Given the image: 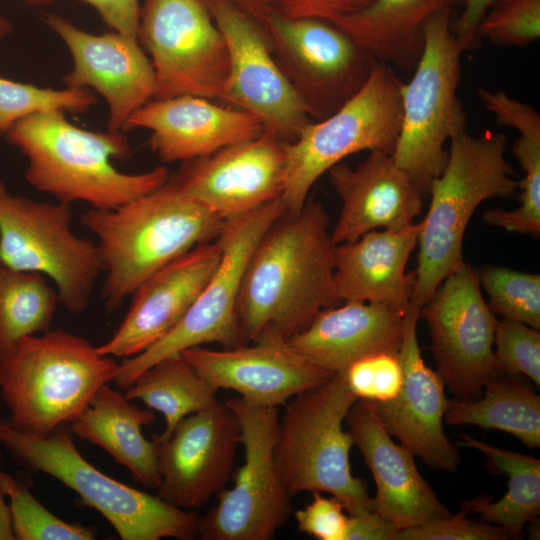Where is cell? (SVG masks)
Masks as SVG:
<instances>
[{
  "instance_id": "cell-37",
  "label": "cell",
  "mask_w": 540,
  "mask_h": 540,
  "mask_svg": "<svg viewBox=\"0 0 540 540\" xmlns=\"http://www.w3.org/2000/svg\"><path fill=\"white\" fill-rule=\"evenodd\" d=\"M479 41L526 47L540 38V0H494L477 27Z\"/></svg>"
},
{
  "instance_id": "cell-19",
  "label": "cell",
  "mask_w": 540,
  "mask_h": 540,
  "mask_svg": "<svg viewBox=\"0 0 540 540\" xmlns=\"http://www.w3.org/2000/svg\"><path fill=\"white\" fill-rule=\"evenodd\" d=\"M42 20L72 56L63 83L98 92L109 108L108 129L124 132L129 117L154 96L153 67L138 39L115 31L89 33L55 13H43Z\"/></svg>"
},
{
  "instance_id": "cell-5",
  "label": "cell",
  "mask_w": 540,
  "mask_h": 540,
  "mask_svg": "<svg viewBox=\"0 0 540 540\" xmlns=\"http://www.w3.org/2000/svg\"><path fill=\"white\" fill-rule=\"evenodd\" d=\"M119 363L64 329L21 340L0 359V392L17 429L45 437L72 422Z\"/></svg>"
},
{
  "instance_id": "cell-41",
  "label": "cell",
  "mask_w": 540,
  "mask_h": 540,
  "mask_svg": "<svg viewBox=\"0 0 540 540\" xmlns=\"http://www.w3.org/2000/svg\"><path fill=\"white\" fill-rule=\"evenodd\" d=\"M313 496L304 509L295 513L298 528L319 540H345L348 514L341 500L324 497L320 492H313Z\"/></svg>"
},
{
  "instance_id": "cell-3",
  "label": "cell",
  "mask_w": 540,
  "mask_h": 540,
  "mask_svg": "<svg viewBox=\"0 0 540 540\" xmlns=\"http://www.w3.org/2000/svg\"><path fill=\"white\" fill-rule=\"evenodd\" d=\"M81 224L97 238L108 313L155 272L217 238L226 221L186 194L172 178L114 209L90 208Z\"/></svg>"
},
{
  "instance_id": "cell-26",
  "label": "cell",
  "mask_w": 540,
  "mask_h": 540,
  "mask_svg": "<svg viewBox=\"0 0 540 540\" xmlns=\"http://www.w3.org/2000/svg\"><path fill=\"white\" fill-rule=\"evenodd\" d=\"M420 222L396 230H373L334 246V282L343 301L383 304L405 315L413 291L408 259L418 241Z\"/></svg>"
},
{
  "instance_id": "cell-17",
  "label": "cell",
  "mask_w": 540,
  "mask_h": 540,
  "mask_svg": "<svg viewBox=\"0 0 540 540\" xmlns=\"http://www.w3.org/2000/svg\"><path fill=\"white\" fill-rule=\"evenodd\" d=\"M161 481L158 496L183 509L204 506L232 475L241 427L225 402L184 417L165 439L152 435Z\"/></svg>"
},
{
  "instance_id": "cell-9",
  "label": "cell",
  "mask_w": 540,
  "mask_h": 540,
  "mask_svg": "<svg viewBox=\"0 0 540 540\" xmlns=\"http://www.w3.org/2000/svg\"><path fill=\"white\" fill-rule=\"evenodd\" d=\"M403 82L393 68L378 63L364 87L332 115L311 121L285 143L286 170L281 200L297 214L315 182L346 157L380 150L392 155L400 132Z\"/></svg>"
},
{
  "instance_id": "cell-34",
  "label": "cell",
  "mask_w": 540,
  "mask_h": 540,
  "mask_svg": "<svg viewBox=\"0 0 540 540\" xmlns=\"http://www.w3.org/2000/svg\"><path fill=\"white\" fill-rule=\"evenodd\" d=\"M0 492L9 499L14 539L17 540H92L93 529L68 523L41 504L30 490L0 469Z\"/></svg>"
},
{
  "instance_id": "cell-11",
  "label": "cell",
  "mask_w": 540,
  "mask_h": 540,
  "mask_svg": "<svg viewBox=\"0 0 540 540\" xmlns=\"http://www.w3.org/2000/svg\"><path fill=\"white\" fill-rule=\"evenodd\" d=\"M278 198L252 212L225 222L217 237L220 261L200 294L178 324L140 354L119 363L113 379L120 389L155 363L204 344L224 348L244 344L237 319V301L244 270L258 241L282 214Z\"/></svg>"
},
{
  "instance_id": "cell-40",
  "label": "cell",
  "mask_w": 540,
  "mask_h": 540,
  "mask_svg": "<svg viewBox=\"0 0 540 540\" xmlns=\"http://www.w3.org/2000/svg\"><path fill=\"white\" fill-rule=\"evenodd\" d=\"M456 515L398 530L395 540H506L510 534L500 526L473 521L461 505Z\"/></svg>"
},
{
  "instance_id": "cell-48",
  "label": "cell",
  "mask_w": 540,
  "mask_h": 540,
  "mask_svg": "<svg viewBox=\"0 0 540 540\" xmlns=\"http://www.w3.org/2000/svg\"><path fill=\"white\" fill-rule=\"evenodd\" d=\"M12 30V25L6 19L0 17V38L8 35Z\"/></svg>"
},
{
  "instance_id": "cell-45",
  "label": "cell",
  "mask_w": 540,
  "mask_h": 540,
  "mask_svg": "<svg viewBox=\"0 0 540 540\" xmlns=\"http://www.w3.org/2000/svg\"><path fill=\"white\" fill-rule=\"evenodd\" d=\"M494 0H465L460 15L451 22V29L464 52L475 49L480 41L477 27Z\"/></svg>"
},
{
  "instance_id": "cell-15",
  "label": "cell",
  "mask_w": 540,
  "mask_h": 540,
  "mask_svg": "<svg viewBox=\"0 0 540 540\" xmlns=\"http://www.w3.org/2000/svg\"><path fill=\"white\" fill-rule=\"evenodd\" d=\"M437 371L459 400H475L504 372L492 349L497 320L484 300L477 270L462 262L420 310Z\"/></svg>"
},
{
  "instance_id": "cell-28",
  "label": "cell",
  "mask_w": 540,
  "mask_h": 540,
  "mask_svg": "<svg viewBox=\"0 0 540 540\" xmlns=\"http://www.w3.org/2000/svg\"><path fill=\"white\" fill-rule=\"evenodd\" d=\"M154 421L153 410L132 404L124 394L104 384L69 428L79 439L109 453L136 482L158 488L161 477L155 444L142 433V428Z\"/></svg>"
},
{
  "instance_id": "cell-1",
  "label": "cell",
  "mask_w": 540,
  "mask_h": 540,
  "mask_svg": "<svg viewBox=\"0 0 540 540\" xmlns=\"http://www.w3.org/2000/svg\"><path fill=\"white\" fill-rule=\"evenodd\" d=\"M330 218L308 198L297 214H282L262 235L243 273L237 319L243 342L270 330L287 341L319 312L337 306Z\"/></svg>"
},
{
  "instance_id": "cell-23",
  "label": "cell",
  "mask_w": 540,
  "mask_h": 540,
  "mask_svg": "<svg viewBox=\"0 0 540 540\" xmlns=\"http://www.w3.org/2000/svg\"><path fill=\"white\" fill-rule=\"evenodd\" d=\"M136 128L150 132L148 145L165 163L203 158L264 131L254 115L194 95L150 100L129 117L123 131Z\"/></svg>"
},
{
  "instance_id": "cell-32",
  "label": "cell",
  "mask_w": 540,
  "mask_h": 540,
  "mask_svg": "<svg viewBox=\"0 0 540 540\" xmlns=\"http://www.w3.org/2000/svg\"><path fill=\"white\" fill-rule=\"evenodd\" d=\"M217 393L218 389L179 354L144 370L124 395L129 400L142 401L147 408L164 416L165 429L156 435L165 439L184 417L218 402Z\"/></svg>"
},
{
  "instance_id": "cell-39",
  "label": "cell",
  "mask_w": 540,
  "mask_h": 540,
  "mask_svg": "<svg viewBox=\"0 0 540 540\" xmlns=\"http://www.w3.org/2000/svg\"><path fill=\"white\" fill-rule=\"evenodd\" d=\"M349 388L359 400L386 402L401 387L402 368L398 353L380 352L364 357L345 370Z\"/></svg>"
},
{
  "instance_id": "cell-4",
  "label": "cell",
  "mask_w": 540,
  "mask_h": 540,
  "mask_svg": "<svg viewBox=\"0 0 540 540\" xmlns=\"http://www.w3.org/2000/svg\"><path fill=\"white\" fill-rule=\"evenodd\" d=\"M466 124L449 139L445 166L430 184V205L420 221L410 300L420 308L464 262V233L476 208L487 199L511 198L518 190V181L512 178L514 170L505 156L506 135L486 132L472 136Z\"/></svg>"
},
{
  "instance_id": "cell-14",
  "label": "cell",
  "mask_w": 540,
  "mask_h": 540,
  "mask_svg": "<svg viewBox=\"0 0 540 540\" xmlns=\"http://www.w3.org/2000/svg\"><path fill=\"white\" fill-rule=\"evenodd\" d=\"M138 41L153 67V99L194 95L220 100L229 55L204 0H144Z\"/></svg>"
},
{
  "instance_id": "cell-12",
  "label": "cell",
  "mask_w": 540,
  "mask_h": 540,
  "mask_svg": "<svg viewBox=\"0 0 540 540\" xmlns=\"http://www.w3.org/2000/svg\"><path fill=\"white\" fill-rule=\"evenodd\" d=\"M225 403L241 427L244 461L233 487L219 491L217 505L199 518L198 536L203 540H269L291 512V496L275 461L278 408L240 396Z\"/></svg>"
},
{
  "instance_id": "cell-7",
  "label": "cell",
  "mask_w": 540,
  "mask_h": 540,
  "mask_svg": "<svg viewBox=\"0 0 540 540\" xmlns=\"http://www.w3.org/2000/svg\"><path fill=\"white\" fill-rule=\"evenodd\" d=\"M68 425L41 437L0 421V443L19 462L48 474L98 511L123 540H192L198 536V516L174 507L158 495L135 489L106 475L78 451Z\"/></svg>"
},
{
  "instance_id": "cell-8",
  "label": "cell",
  "mask_w": 540,
  "mask_h": 540,
  "mask_svg": "<svg viewBox=\"0 0 540 540\" xmlns=\"http://www.w3.org/2000/svg\"><path fill=\"white\" fill-rule=\"evenodd\" d=\"M451 22L452 10L446 9L426 23L423 52L401 88V126L392 157L424 197L445 166V143L467 120L457 97L464 50Z\"/></svg>"
},
{
  "instance_id": "cell-21",
  "label": "cell",
  "mask_w": 540,
  "mask_h": 540,
  "mask_svg": "<svg viewBox=\"0 0 540 540\" xmlns=\"http://www.w3.org/2000/svg\"><path fill=\"white\" fill-rule=\"evenodd\" d=\"M181 355L216 389L234 390L261 406L278 408L334 375L308 361L270 330L262 332L253 345L223 350L199 346Z\"/></svg>"
},
{
  "instance_id": "cell-42",
  "label": "cell",
  "mask_w": 540,
  "mask_h": 540,
  "mask_svg": "<svg viewBox=\"0 0 540 540\" xmlns=\"http://www.w3.org/2000/svg\"><path fill=\"white\" fill-rule=\"evenodd\" d=\"M373 0H278V12L291 18L335 22L367 7Z\"/></svg>"
},
{
  "instance_id": "cell-27",
  "label": "cell",
  "mask_w": 540,
  "mask_h": 540,
  "mask_svg": "<svg viewBox=\"0 0 540 540\" xmlns=\"http://www.w3.org/2000/svg\"><path fill=\"white\" fill-rule=\"evenodd\" d=\"M403 328L404 315L389 307L350 300L319 312L288 343L317 367L335 374L369 355L398 353Z\"/></svg>"
},
{
  "instance_id": "cell-18",
  "label": "cell",
  "mask_w": 540,
  "mask_h": 540,
  "mask_svg": "<svg viewBox=\"0 0 540 540\" xmlns=\"http://www.w3.org/2000/svg\"><path fill=\"white\" fill-rule=\"evenodd\" d=\"M285 143L264 130L256 137L184 162L172 179L223 221L235 219L281 197Z\"/></svg>"
},
{
  "instance_id": "cell-25",
  "label": "cell",
  "mask_w": 540,
  "mask_h": 540,
  "mask_svg": "<svg viewBox=\"0 0 540 540\" xmlns=\"http://www.w3.org/2000/svg\"><path fill=\"white\" fill-rule=\"evenodd\" d=\"M345 421L376 484L374 510L399 530L451 515L419 473L414 454L398 445L364 400H357Z\"/></svg>"
},
{
  "instance_id": "cell-44",
  "label": "cell",
  "mask_w": 540,
  "mask_h": 540,
  "mask_svg": "<svg viewBox=\"0 0 540 540\" xmlns=\"http://www.w3.org/2000/svg\"><path fill=\"white\" fill-rule=\"evenodd\" d=\"M398 528L375 510L348 514L345 540H395Z\"/></svg>"
},
{
  "instance_id": "cell-38",
  "label": "cell",
  "mask_w": 540,
  "mask_h": 540,
  "mask_svg": "<svg viewBox=\"0 0 540 540\" xmlns=\"http://www.w3.org/2000/svg\"><path fill=\"white\" fill-rule=\"evenodd\" d=\"M494 343L496 358L505 373L523 374L540 386V333L524 323L497 320Z\"/></svg>"
},
{
  "instance_id": "cell-10",
  "label": "cell",
  "mask_w": 540,
  "mask_h": 540,
  "mask_svg": "<svg viewBox=\"0 0 540 540\" xmlns=\"http://www.w3.org/2000/svg\"><path fill=\"white\" fill-rule=\"evenodd\" d=\"M72 214L69 204L15 195L0 181V263L49 278L64 308L80 314L102 265L96 243L74 233Z\"/></svg>"
},
{
  "instance_id": "cell-36",
  "label": "cell",
  "mask_w": 540,
  "mask_h": 540,
  "mask_svg": "<svg viewBox=\"0 0 540 540\" xmlns=\"http://www.w3.org/2000/svg\"><path fill=\"white\" fill-rule=\"evenodd\" d=\"M491 311L503 319L540 328V276L497 265L477 270Z\"/></svg>"
},
{
  "instance_id": "cell-2",
  "label": "cell",
  "mask_w": 540,
  "mask_h": 540,
  "mask_svg": "<svg viewBox=\"0 0 540 540\" xmlns=\"http://www.w3.org/2000/svg\"><path fill=\"white\" fill-rule=\"evenodd\" d=\"M62 110L38 112L3 135L27 159L26 181L56 201L114 209L146 195L170 178L165 166L140 173L118 170L112 159L131 155L122 131H91L71 123Z\"/></svg>"
},
{
  "instance_id": "cell-24",
  "label": "cell",
  "mask_w": 540,
  "mask_h": 540,
  "mask_svg": "<svg viewBox=\"0 0 540 540\" xmlns=\"http://www.w3.org/2000/svg\"><path fill=\"white\" fill-rule=\"evenodd\" d=\"M327 173L342 202L331 231L334 245L355 241L380 228H403L422 211L424 195L392 155L383 151H369L355 167L342 161Z\"/></svg>"
},
{
  "instance_id": "cell-43",
  "label": "cell",
  "mask_w": 540,
  "mask_h": 540,
  "mask_svg": "<svg viewBox=\"0 0 540 540\" xmlns=\"http://www.w3.org/2000/svg\"><path fill=\"white\" fill-rule=\"evenodd\" d=\"M29 4H44L53 0H24ZM93 7L103 22L115 32L138 39L139 0H79Z\"/></svg>"
},
{
  "instance_id": "cell-6",
  "label": "cell",
  "mask_w": 540,
  "mask_h": 540,
  "mask_svg": "<svg viewBox=\"0 0 540 540\" xmlns=\"http://www.w3.org/2000/svg\"><path fill=\"white\" fill-rule=\"evenodd\" d=\"M357 400L344 370L284 404L275 461L291 497L304 491L326 492L341 500L347 514L374 510L364 481L351 473L354 444L342 424Z\"/></svg>"
},
{
  "instance_id": "cell-46",
  "label": "cell",
  "mask_w": 540,
  "mask_h": 540,
  "mask_svg": "<svg viewBox=\"0 0 540 540\" xmlns=\"http://www.w3.org/2000/svg\"><path fill=\"white\" fill-rule=\"evenodd\" d=\"M263 25L264 19L278 11V0H230Z\"/></svg>"
},
{
  "instance_id": "cell-30",
  "label": "cell",
  "mask_w": 540,
  "mask_h": 540,
  "mask_svg": "<svg viewBox=\"0 0 540 540\" xmlns=\"http://www.w3.org/2000/svg\"><path fill=\"white\" fill-rule=\"evenodd\" d=\"M460 438V446L482 452L490 468L509 478L508 490L497 502L481 495L461 505L480 515L484 522L502 527L511 538H522L525 524L534 522L540 514V460L492 446L469 435Z\"/></svg>"
},
{
  "instance_id": "cell-35",
  "label": "cell",
  "mask_w": 540,
  "mask_h": 540,
  "mask_svg": "<svg viewBox=\"0 0 540 540\" xmlns=\"http://www.w3.org/2000/svg\"><path fill=\"white\" fill-rule=\"evenodd\" d=\"M95 103L96 97L88 88L38 87L0 76V136L31 114L50 110L83 114Z\"/></svg>"
},
{
  "instance_id": "cell-33",
  "label": "cell",
  "mask_w": 540,
  "mask_h": 540,
  "mask_svg": "<svg viewBox=\"0 0 540 540\" xmlns=\"http://www.w3.org/2000/svg\"><path fill=\"white\" fill-rule=\"evenodd\" d=\"M58 303L46 277L0 263V359L24 338L49 331Z\"/></svg>"
},
{
  "instance_id": "cell-29",
  "label": "cell",
  "mask_w": 540,
  "mask_h": 540,
  "mask_svg": "<svg viewBox=\"0 0 540 540\" xmlns=\"http://www.w3.org/2000/svg\"><path fill=\"white\" fill-rule=\"evenodd\" d=\"M465 0H373L333 22L380 63L413 71L425 44L424 27L437 13Z\"/></svg>"
},
{
  "instance_id": "cell-31",
  "label": "cell",
  "mask_w": 540,
  "mask_h": 540,
  "mask_svg": "<svg viewBox=\"0 0 540 540\" xmlns=\"http://www.w3.org/2000/svg\"><path fill=\"white\" fill-rule=\"evenodd\" d=\"M475 400L450 401L444 420L507 432L533 449L540 447V397L518 375L505 372L488 380Z\"/></svg>"
},
{
  "instance_id": "cell-13",
  "label": "cell",
  "mask_w": 540,
  "mask_h": 540,
  "mask_svg": "<svg viewBox=\"0 0 540 540\" xmlns=\"http://www.w3.org/2000/svg\"><path fill=\"white\" fill-rule=\"evenodd\" d=\"M273 55L311 119H325L352 99L379 63L334 23L275 11L263 21Z\"/></svg>"
},
{
  "instance_id": "cell-22",
  "label": "cell",
  "mask_w": 540,
  "mask_h": 540,
  "mask_svg": "<svg viewBox=\"0 0 540 540\" xmlns=\"http://www.w3.org/2000/svg\"><path fill=\"white\" fill-rule=\"evenodd\" d=\"M221 245L201 244L173 260L133 293V301L113 336L97 346L102 355L136 356L170 332L187 313L215 271Z\"/></svg>"
},
{
  "instance_id": "cell-16",
  "label": "cell",
  "mask_w": 540,
  "mask_h": 540,
  "mask_svg": "<svg viewBox=\"0 0 540 540\" xmlns=\"http://www.w3.org/2000/svg\"><path fill=\"white\" fill-rule=\"evenodd\" d=\"M204 1L229 55L220 100L254 115L281 141H294L312 119L279 67L263 25L230 0Z\"/></svg>"
},
{
  "instance_id": "cell-20",
  "label": "cell",
  "mask_w": 540,
  "mask_h": 540,
  "mask_svg": "<svg viewBox=\"0 0 540 540\" xmlns=\"http://www.w3.org/2000/svg\"><path fill=\"white\" fill-rule=\"evenodd\" d=\"M421 308L410 303L398 356L402 383L397 396L386 402L365 401L384 428L400 444L430 467L455 472L459 453L445 435L443 420L449 406L445 382L428 367L417 340Z\"/></svg>"
},
{
  "instance_id": "cell-47",
  "label": "cell",
  "mask_w": 540,
  "mask_h": 540,
  "mask_svg": "<svg viewBox=\"0 0 540 540\" xmlns=\"http://www.w3.org/2000/svg\"><path fill=\"white\" fill-rule=\"evenodd\" d=\"M0 492V540H14L10 510Z\"/></svg>"
}]
</instances>
